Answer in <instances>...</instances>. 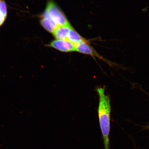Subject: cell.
Masks as SVG:
<instances>
[{"instance_id":"ba28073f","label":"cell","mask_w":149,"mask_h":149,"mask_svg":"<svg viewBox=\"0 0 149 149\" xmlns=\"http://www.w3.org/2000/svg\"><path fill=\"white\" fill-rule=\"evenodd\" d=\"M7 15V8L5 1L4 0H1L0 1V26L4 23Z\"/></svg>"},{"instance_id":"5b68a950","label":"cell","mask_w":149,"mask_h":149,"mask_svg":"<svg viewBox=\"0 0 149 149\" xmlns=\"http://www.w3.org/2000/svg\"><path fill=\"white\" fill-rule=\"evenodd\" d=\"M72 28L71 25L59 26L53 33L54 36L57 40H68L69 33Z\"/></svg>"},{"instance_id":"277c9868","label":"cell","mask_w":149,"mask_h":149,"mask_svg":"<svg viewBox=\"0 0 149 149\" xmlns=\"http://www.w3.org/2000/svg\"><path fill=\"white\" fill-rule=\"evenodd\" d=\"M76 51L80 53L90 55L93 57H96L98 58L102 59L105 62L109 63V61L106 60L100 56L94 48L89 46V43L81 42L76 44Z\"/></svg>"},{"instance_id":"52a82bcc","label":"cell","mask_w":149,"mask_h":149,"mask_svg":"<svg viewBox=\"0 0 149 149\" xmlns=\"http://www.w3.org/2000/svg\"><path fill=\"white\" fill-rule=\"evenodd\" d=\"M68 40L75 45L82 42L89 43L86 40L83 38L76 32L73 28L70 29L68 35Z\"/></svg>"},{"instance_id":"9c48e42d","label":"cell","mask_w":149,"mask_h":149,"mask_svg":"<svg viewBox=\"0 0 149 149\" xmlns=\"http://www.w3.org/2000/svg\"><path fill=\"white\" fill-rule=\"evenodd\" d=\"M147 128H148L149 129V125H148V126H147Z\"/></svg>"},{"instance_id":"6da1fadb","label":"cell","mask_w":149,"mask_h":149,"mask_svg":"<svg viewBox=\"0 0 149 149\" xmlns=\"http://www.w3.org/2000/svg\"><path fill=\"white\" fill-rule=\"evenodd\" d=\"M99 97L98 113L105 149H109V135L110 130L111 105L108 95L105 89L99 87L97 89Z\"/></svg>"},{"instance_id":"7a4b0ae2","label":"cell","mask_w":149,"mask_h":149,"mask_svg":"<svg viewBox=\"0 0 149 149\" xmlns=\"http://www.w3.org/2000/svg\"><path fill=\"white\" fill-rule=\"evenodd\" d=\"M41 17H47L51 19L58 26L70 25L65 15L51 0L48 1L45 10Z\"/></svg>"},{"instance_id":"30bf717a","label":"cell","mask_w":149,"mask_h":149,"mask_svg":"<svg viewBox=\"0 0 149 149\" xmlns=\"http://www.w3.org/2000/svg\"><path fill=\"white\" fill-rule=\"evenodd\" d=\"M1 1V0H0V1Z\"/></svg>"},{"instance_id":"8992f818","label":"cell","mask_w":149,"mask_h":149,"mask_svg":"<svg viewBox=\"0 0 149 149\" xmlns=\"http://www.w3.org/2000/svg\"><path fill=\"white\" fill-rule=\"evenodd\" d=\"M40 23L47 31L53 33L59 26L51 19L47 17H41Z\"/></svg>"},{"instance_id":"3957f363","label":"cell","mask_w":149,"mask_h":149,"mask_svg":"<svg viewBox=\"0 0 149 149\" xmlns=\"http://www.w3.org/2000/svg\"><path fill=\"white\" fill-rule=\"evenodd\" d=\"M47 46L55 48L58 51L64 52L76 51V45L68 40H54Z\"/></svg>"}]
</instances>
